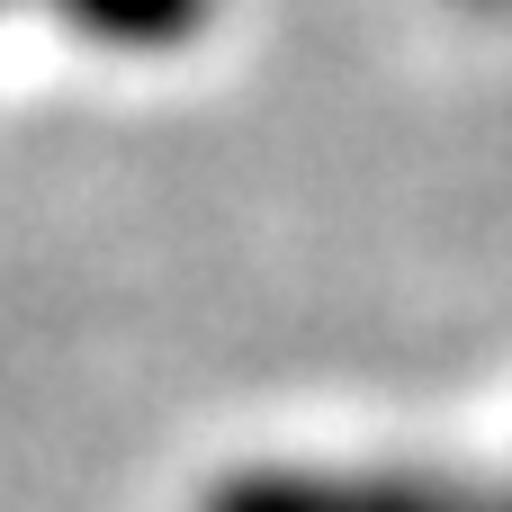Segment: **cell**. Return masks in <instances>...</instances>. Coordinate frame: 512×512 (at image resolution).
<instances>
[{
    "instance_id": "cell-1",
    "label": "cell",
    "mask_w": 512,
    "mask_h": 512,
    "mask_svg": "<svg viewBox=\"0 0 512 512\" xmlns=\"http://www.w3.org/2000/svg\"><path fill=\"white\" fill-rule=\"evenodd\" d=\"M72 18L108 45H162L198 18V0H72Z\"/></svg>"
}]
</instances>
